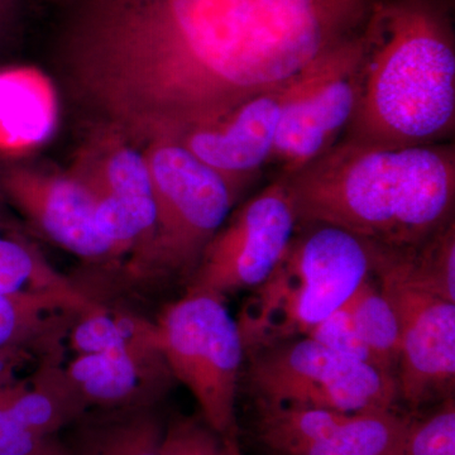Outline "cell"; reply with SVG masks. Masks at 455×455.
<instances>
[{"label": "cell", "instance_id": "6da1fadb", "mask_svg": "<svg viewBox=\"0 0 455 455\" xmlns=\"http://www.w3.org/2000/svg\"><path fill=\"white\" fill-rule=\"evenodd\" d=\"M377 0H73L65 50L128 139L178 140L359 37Z\"/></svg>", "mask_w": 455, "mask_h": 455}, {"label": "cell", "instance_id": "7a4b0ae2", "mask_svg": "<svg viewBox=\"0 0 455 455\" xmlns=\"http://www.w3.org/2000/svg\"><path fill=\"white\" fill-rule=\"evenodd\" d=\"M284 179L299 224L415 250L454 220L453 143L379 148L341 139Z\"/></svg>", "mask_w": 455, "mask_h": 455}, {"label": "cell", "instance_id": "3957f363", "mask_svg": "<svg viewBox=\"0 0 455 455\" xmlns=\"http://www.w3.org/2000/svg\"><path fill=\"white\" fill-rule=\"evenodd\" d=\"M455 38L440 0H377L363 29L357 107L343 139L379 148L448 143Z\"/></svg>", "mask_w": 455, "mask_h": 455}, {"label": "cell", "instance_id": "277c9868", "mask_svg": "<svg viewBox=\"0 0 455 455\" xmlns=\"http://www.w3.org/2000/svg\"><path fill=\"white\" fill-rule=\"evenodd\" d=\"M388 248L341 228L298 224L283 259L235 319L244 355L307 337L376 272Z\"/></svg>", "mask_w": 455, "mask_h": 455}, {"label": "cell", "instance_id": "5b68a950", "mask_svg": "<svg viewBox=\"0 0 455 455\" xmlns=\"http://www.w3.org/2000/svg\"><path fill=\"white\" fill-rule=\"evenodd\" d=\"M143 334L170 374L196 398L205 424L227 443H235L236 394L245 355L226 300L187 292L155 324H145Z\"/></svg>", "mask_w": 455, "mask_h": 455}, {"label": "cell", "instance_id": "8992f818", "mask_svg": "<svg viewBox=\"0 0 455 455\" xmlns=\"http://www.w3.org/2000/svg\"><path fill=\"white\" fill-rule=\"evenodd\" d=\"M143 154L154 188L156 229L134 272L190 277L238 199L218 171L176 140H156Z\"/></svg>", "mask_w": 455, "mask_h": 455}, {"label": "cell", "instance_id": "52a82bcc", "mask_svg": "<svg viewBox=\"0 0 455 455\" xmlns=\"http://www.w3.org/2000/svg\"><path fill=\"white\" fill-rule=\"evenodd\" d=\"M245 382L262 405L366 412L394 410L398 400L396 376L309 337L250 355Z\"/></svg>", "mask_w": 455, "mask_h": 455}, {"label": "cell", "instance_id": "ba28073f", "mask_svg": "<svg viewBox=\"0 0 455 455\" xmlns=\"http://www.w3.org/2000/svg\"><path fill=\"white\" fill-rule=\"evenodd\" d=\"M298 217L286 181L278 176L229 215L204 248L187 292H205L226 300L253 290L283 259Z\"/></svg>", "mask_w": 455, "mask_h": 455}, {"label": "cell", "instance_id": "9c48e42d", "mask_svg": "<svg viewBox=\"0 0 455 455\" xmlns=\"http://www.w3.org/2000/svg\"><path fill=\"white\" fill-rule=\"evenodd\" d=\"M400 251L388 248L376 277L400 322L398 398L418 410L429 401L453 396L455 304L409 283L397 266Z\"/></svg>", "mask_w": 455, "mask_h": 455}, {"label": "cell", "instance_id": "30bf717a", "mask_svg": "<svg viewBox=\"0 0 455 455\" xmlns=\"http://www.w3.org/2000/svg\"><path fill=\"white\" fill-rule=\"evenodd\" d=\"M363 33L317 64L284 107L271 164L290 176L328 152L357 107Z\"/></svg>", "mask_w": 455, "mask_h": 455}, {"label": "cell", "instance_id": "8fae6325", "mask_svg": "<svg viewBox=\"0 0 455 455\" xmlns=\"http://www.w3.org/2000/svg\"><path fill=\"white\" fill-rule=\"evenodd\" d=\"M259 442L280 455H401L412 418L256 403Z\"/></svg>", "mask_w": 455, "mask_h": 455}, {"label": "cell", "instance_id": "7c38bea8", "mask_svg": "<svg viewBox=\"0 0 455 455\" xmlns=\"http://www.w3.org/2000/svg\"><path fill=\"white\" fill-rule=\"evenodd\" d=\"M313 68L281 88L245 101L221 121L188 132L176 142L218 171L239 199L271 164L284 107Z\"/></svg>", "mask_w": 455, "mask_h": 455}, {"label": "cell", "instance_id": "4fadbf2b", "mask_svg": "<svg viewBox=\"0 0 455 455\" xmlns=\"http://www.w3.org/2000/svg\"><path fill=\"white\" fill-rule=\"evenodd\" d=\"M3 187L12 202L53 243L89 260L116 256L95 221L97 197L79 176L41 178L23 170L5 173Z\"/></svg>", "mask_w": 455, "mask_h": 455}, {"label": "cell", "instance_id": "5bb4252c", "mask_svg": "<svg viewBox=\"0 0 455 455\" xmlns=\"http://www.w3.org/2000/svg\"><path fill=\"white\" fill-rule=\"evenodd\" d=\"M79 178L97 197L95 221L116 256L140 244L136 268L156 229L154 188L145 154L132 147H116L94 167V172Z\"/></svg>", "mask_w": 455, "mask_h": 455}, {"label": "cell", "instance_id": "9a60e30c", "mask_svg": "<svg viewBox=\"0 0 455 455\" xmlns=\"http://www.w3.org/2000/svg\"><path fill=\"white\" fill-rule=\"evenodd\" d=\"M83 292H0V350L27 353L55 339L66 316L95 307Z\"/></svg>", "mask_w": 455, "mask_h": 455}, {"label": "cell", "instance_id": "2e32d148", "mask_svg": "<svg viewBox=\"0 0 455 455\" xmlns=\"http://www.w3.org/2000/svg\"><path fill=\"white\" fill-rule=\"evenodd\" d=\"M133 335L130 343L100 355H76L65 377L84 403L124 405L140 390L145 353H158Z\"/></svg>", "mask_w": 455, "mask_h": 455}, {"label": "cell", "instance_id": "e0dca14e", "mask_svg": "<svg viewBox=\"0 0 455 455\" xmlns=\"http://www.w3.org/2000/svg\"><path fill=\"white\" fill-rule=\"evenodd\" d=\"M164 434L154 414L133 409L86 427L74 455H161Z\"/></svg>", "mask_w": 455, "mask_h": 455}, {"label": "cell", "instance_id": "ac0fdd59", "mask_svg": "<svg viewBox=\"0 0 455 455\" xmlns=\"http://www.w3.org/2000/svg\"><path fill=\"white\" fill-rule=\"evenodd\" d=\"M359 337L372 352L379 368L394 374L401 349L396 310L377 281L376 272L363 281L347 301Z\"/></svg>", "mask_w": 455, "mask_h": 455}, {"label": "cell", "instance_id": "d6986e66", "mask_svg": "<svg viewBox=\"0 0 455 455\" xmlns=\"http://www.w3.org/2000/svg\"><path fill=\"white\" fill-rule=\"evenodd\" d=\"M397 266L409 283L455 304V221L415 250L398 252Z\"/></svg>", "mask_w": 455, "mask_h": 455}, {"label": "cell", "instance_id": "ffe728a7", "mask_svg": "<svg viewBox=\"0 0 455 455\" xmlns=\"http://www.w3.org/2000/svg\"><path fill=\"white\" fill-rule=\"evenodd\" d=\"M0 292L76 293L79 290L32 248L0 235Z\"/></svg>", "mask_w": 455, "mask_h": 455}, {"label": "cell", "instance_id": "44dd1931", "mask_svg": "<svg viewBox=\"0 0 455 455\" xmlns=\"http://www.w3.org/2000/svg\"><path fill=\"white\" fill-rule=\"evenodd\" d=\"M29 80L20 73L0 74V146L32 142V107Z\"/></svg>", "mask_w": 455, "mask_h": 455}, {"label": "cell", "instance_id": "7402d4cb", "mask_svg": "<svg viewBox=\"0 0 455 455\" xmlns=\"http://www.w3.org/2000/svg\"><path fill=\"white\" fill-rule=\"evenodd\" d=\"M401 455H455L454 396L423 419H412Z\"/></svg>", "mask_w": 455, "mask_h": 455}, {"label": "cell", "instance_id": "603a6c76", "mask_svg": "<svg viewBox=\"0 0 455 455\" xmlns=\"http://www.w3.org/2000/svg\"><path fill=\"white\" fill-rule=\"evenodd\" d=\"M161 455H239L235 443H227L196 419H181L164 430Z\"/></svg>", "mask_w": 455, "mask_h": 455}, {"label": "cell", "instance_id": "cb8c5ba5", "mask_svg": "<svg viewBox=\"0 0 455 455\" xmlns=\"http://www.w3.org/2000/svg\"><path fill=\"white\" fill-rule=\"evenodd\" d=\"M307 337L341 355L363 362V363L381 370L372 352L368 349L366 343L359 337L347 302L339 309L323 319L319 324L314 326Z\"/></svg>", "mask_w": 455, "mask_h": 455}, {"label": "cell", "instance_id": "d4e9b609", "mask_svg": "<svg viewBox=\"0 0 455 455\" xmlns=\"http://www.w3.org/2000/svg\"><path fill=\"white\" fill-rule=\"evenodd\" d=\"M46 435L33 431H17L0 438V455H41L46 449Z\"/></svg>", "mask_w": 455, "mask_h": 455}, {"label": "cell", "instance_id": "484cf974", "mask_svg": "<svg viewBox=\"0 0 455 455\" xmlns=\"http://www.w3.org/2000/svg\"><path fill=\"white\" fill-rule=\"evenodd\" d=\"M26 357L27 353L0 350V387L13 383L14 370Z\"/></svg>", "mask_w": 455, "mask_h": 455}, {"label": "cell", "instance_id": "4316f807", "mask_svg": "<svg viewBox=\"0 0 455 455\" xmlns=\"http://www.w3.org/2000/svg\"><path fill=\"white\" fill-rule=\"evenodd\" d=\"M14 383H9L7 386L0 387V438L9 435V434L17 433L13 423H12L11 415H9V401L13 394Z\"/></svg>", "mask_w": 455, "mask_h": 455}, {"label": "cell", "instance_id": "83f0119b", "mask_svg": "<svg viewBox=\"0 0 455 455\" xmlns=\"http://www.w3.org/2000/svg\"><path fill=\"white\" fill-rule=\"evenodd\" d=\"M14 0H0V20L8 13L9 8L13 4Z\"/></svg>", "mask_w": 455, "mask_h": 455}, {"label": "cell", "instance_id": "f1b7e54d", "mask_svg": "<svg viewBox=\"0 0 455 455\" xmlns=\"http://www.w3.org/2000/svg\"><path fill=\"white\" fill-rule=\"evenodd\" d=\"M41 455H61V454L50 453V451H47L46 449H44V451H42Z\"/></svg>", "mask_w": 455, "mask_h": 455}]
</instances>
